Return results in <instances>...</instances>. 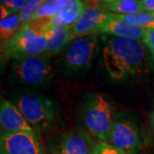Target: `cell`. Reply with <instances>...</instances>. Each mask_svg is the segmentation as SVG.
Listing matches in <instances>:
<instances>
[{
    "mask_svg": "<svg viewBox=\"0 0 154 154\" xmlns=\"http://www.w3.org/2000/svg\"><path fill=\"white\" fill-rule=\"evenodd\" d=\"M144 11L146 12H154V0H141Z\"/></svg>",
    "mask_w": 154,
    "mask_h": 154,
    "instance_id": "23",
    "label": "cell"
},
{
    "mask_svg": "<svg viewBox=\"0 0 154 154\" xmlns=\"http://www.w3.org/2000/svg\"><path fill=\"white\" fill-rule=\"evenodd\" d=\"M47 39L45 55H55L59 53L75 38L72 33L71 26H56L48 22L45 28Z\"/></svg>",
    "mask_w": 154,
    "mask_h": 154,
    "instance_id": "13",
    "label": "cell"
},
{
    "mask_svg": "<svg viewBox=\"0 0 154 154\" xmlns=\"http://www.w3.org/2000/svg\"><path fill=\"white\" fill-rule=\"evenodd\" d=\"M99 6L115 15H133L145 11L141 0H120L111 4H101Z\"/></svg>",
    "mask_w": 154,
    "mask_h": 154,
    "instance_id": "15",
    "label": "cell"
},
{
    "mask_svg": "<svg viewBox=\"0 0 154 154\" xmlns=\"http://www.w3.org/2000/svg\"><path fill=\"white\" fill-rule=\"evenodd\" d=\"M23 24L18 14L12 15L10 17L0 22V45L1 50L4 49L15 35L18 33Z\"/></svg>",
    "mask_w": 154,
    "mask_h": 154,
    "instance_id": "16",
    "label": "cell"
},
{
    "mask_svg": "<svg viewBox=\"0 0 154 154\" xmlns=\"http://www.w3.org/2000/svg\"><path fill=\"white\" fill-rule=\"evenodd\" d=\"M146 33V29L131 25L112 14L111 17L101 28L99 34L143 40Z\"/></svg>",
    "mask_w": 154,
    "mask_h": 154,
    "instance_id": "12",
    "label": "cell"
},
{
    "mask_svg": "<svg viewBox=\"0 0 154 154\" xmlns=\"http://www.w3.org/2000/svg\"><path fill=\"white\" fill-rule=\"evenodd\" d=\"M0 124L1 133H35L17 105L4 99L0 104Z\"/></svg>",
    "mask_w": 154,
    "mask_h": 154,
    "instance_id": "11",
    "label": "cell"
},
{
    "mask_svg": "<svg viewBox=\"0 0 154 154\" xmlns=\"http://www.w3.org/2000/svg\"><path fill=\"white\" fill-rule=\"evenodd\" d=\"M45 2V0H29L22 10L17 13L23 25L33 21L35 13Z\"/></svg>",
    "mask_w": 154,
    "mask_h": 154,
    "instance_id": "19",
    "label": "cell"
},
{
    "mask_svg": "<svg viewBox=\"0 0 154 154\" xmlns=\"http://www.w3.org/2000/svg\"><path fill=\"white\" fill-rule=\"evenodd\" d=\"M88 8L87 3L81 0H74L69 8L63 11L59 15L48 19V22L50 24L56 26H73L82 17Z\"/></svg>",
    "mask_w": 154,
    "mask_h": 154,
    "instance_id": "14",
    "label": "cell"
},
{
    "mask_svg": "<svg viewBox=\"0 0 154 154\" xmlns=\"http://www.w3.org/2000/svg\"><path fill=\"white\" fill-rule=\"evenodd\" d=\"M103 63L114 81H126L148 72L151 52L143 40L102 34Z\"/></svg>",
    "mask_w": 154,
    "mask_h": 154,
    "instance_id": "1",
    "label": "cell"
},
{
    "mask_svg": "<svg viewBox=\"0 0 154 154\" xmlns=\"http://www.w3.org/2000/svg\"><path fill=\"white\" fill-rule=\"evenodd\" d=\"M94 154H128L111 146L110 144L99 140L96 143V147Z\"/></svg>",
    "mask_w": 154,
    "mask_h": 154,
    "instance_id": "20",
    "label": "cell"
},
{
    "mask_svg": "<svg viewBox=\"0 0 154 154\" xmlns=\"http://www.w3.org/2000/svg\"><path fill=\"white\" fill-rule=\"evenodd\" d=\"M12 76L23 85L38 86L49 82L53 77V70L46 57H28L14 60Z\"/></svg>",
    "mask_w": 154,
    "mask_h": 154,
    "instance_id": "5",
    "label": "cell"
},
{
    "mask_svg": "<svg viewBox=\"0 0 154 154\" xmlns=\"http://www.w3.org/2000/svg\"><path fill=\"white\" fill-rule=\"evenodd\" d=\"M11 16H12L11 11H9L5 6L1 5V6H0V20H1V21H2V20H5V19L10 17Z\"/></svg>",
    "mask_w": 154,
    "mask_h": 154,
    "instance_id": "24",
    "label": "cell"
},
{
    "mask_svg": "<svg viewBox=\"0 0 154 154\" xmlns=\"http://www.w3.org/2000/svg\"><path fill=\"white\" fill-rule=\"evenodd\" d=\"M99 1L101 2L102 4H111V3L117 2V1H120V0H99Z\"/></svg>",
    "mask_w": 154,
    "mask_h": 154,
    "instance_id": "25",
    "label": "cell"
},
{
    "mask_svg": "<svg viewBox=\"0 0 154 154\" xmlns=\"http://www.w3.org/2000/svg\"><path fill=\"white\" fill-rule=\"evenodd\" d=\"M83 121L88 131L94 136L107 142L114 122L110 102L103 95L94 94L84 108Z\"/></svg>",
    "mask_w": 154,
    "mask_h": 154,
    "instance_id": "4",
    "label": "cell"
},
{
    "mask_svg": "<svg viewBox=\"0 0 154 154\" xmlns=\"http://www.w3.org/2000/svg\"><path fill=\"white\" fill-rule=\"evenodd\" d=\"M107 143L128 154H137L142 147L136 124L126 118L114 120Z\"/></svg>",
    "mask_w": 154,
    "mask_h": 154,
    "instance_id": "8",
    "label": "cell"
},
{
    "mask_svg": "<svg viewBox=\"0 0 154 154\" xmlns=\"http://www.w3.org/2000/svg\"><path fill=\"white\" fill-rule=\"evenodd\" d=\"M74 0H47L38 9L33 20L50 19L71 6Z\"/></svg>",
    "mask_w": 154,
    "mask_h": 154,
    "instance_id": "17",
    "label": "cell"
},
{
    "mask_svg": "<svg viewBox=\"0 0 154 154\" xmlns=\"http://www.w3.org/2000/svg\"><path fill=\"white\" fill-rule=\"evenodd\" d=\"M151 121H152V128H153V131H154V112L152 113V115Z\"/></svg>",
    "mask_w": 154,
    "mask_h": 154,
    "instance_id": "26",
    "label": "cell"
},
{
    "mask_svg": "<svg viewBox=\"0 0 154 154\" xmlns=\"http://www.w3.org/2000/svg\"><path fill=\"white\" fill-rule=\"evenodd\" d=\"M81 1H82L84 3H88V2H90L91 0H81Z\"/></svg>",
    "mask_w": 154,
    "mask_h": 154,
    "instance_id": "27",
    "label": "cell"
},
{
    "mask_svg": "<svg viewBox=\"0 0 154 154\" xmlns=\"http://www.w3.org/2000/svg\"><path fill=\"white\" fill-rule=\"evenodd\" d=\"M143 41L144 43L146 45V46L148 47L152 57L154 60V28L146 30Z\"/></svg>",
    "mask_w": 154,
    "mask_h": 154,
    "instance_id": "22",
    "label": "cell"
},
{
    "mask_svg": "<svg viewBox=\"0 0 154 154\" xmlns=\"http://www.w3.org/2000/svg\"><path fill=\"white\" fill-rule=\"evenodd\" d=\"M116 16L131 25L145 28L146 30L154 28V12L144 11L133 15H116Z\"/></svg>",
    "mask_w": 154,
    "mask_h": 154,
    "instance_id": "18",
    "label": "cell"
},
{
    "mask_svg": "<svg viewBox=\"0 0 154 154\" xmlns=\"http://www.w3.org/2000/svg\"><path fill=\"white\" fill-rule=\"evenodd\" d=\"M98 44V34L76 38L70 42L63 57V64L66 71L79 73L88 69L93 63Z\"/></svg>",
    "mask_w": 154,
    "mask_h": 154,
    "instance_id": "6",
    "label": "cell"
},
{
    "mask_svg": "<svg viewBox=\"0 0 154 154\" xmlns=\"http://www.w3.org/2000/svg\"><path fill=\"white\" fill-rule=\"evenodd\" d=\"M1 154H46L35 133H1Z\"/></svg>",
    "mask_w": 154,
    "mask_h": 154,
    "instance_id": "9",
    "label": "cell"
},
{
    "mask_svg": "<svg viewBox=\"0 0 154 154\" xmlns=\"http://www.w3.org/2000/svg\"><path fill=\"white\" fill-rule=\"evenodd\" d=\"M29 0H1V5L5 6L12 15L17 14Z\"/></svg>",
    "mask_w": 154,
    "mask_h": 154,
    "instance_id": "21",
    "label": "cell"
},
{
    "mask_svg": "<svg viewBox=\"0 0 154 154\" xmlns=\"http://www.w3.org/2000/svg\"><path fill=\"white\" fill-rule=\"evenodd\" d=\"M112 16V13L99 6H91L78 22L71 26L74 38L99 34L101 28Z\"/></svg>",
    "mask_w": 154,
    "mask_h": 154,
    "instance_id": "10",
    "label": "cell"
},
{
    "mask_svg": "<svg viewBox=\"0 0 154 154\" xmlns=\"http://www.w3.org/2000/svg\"><path fill=\"white\" fill-rule=\"evenodd\" d=\"M45 1H47V0H45Z\"/></svg>",
    "mask_w": 154,
    "mask_h": 154,
    "instance_id": "28",
    "label": "cell"
},
{
    "mask_svg": "<svg viewBox=\"0 0 154 154\" xmlns=\"http://www.w3.org/2000/svg\"><path fill=\"white\" fill-rule=\"evenodd\" d=\"M16 105L37 135L51 132L56 127L58 111L55 104L48 98L24 95L17 100Z\"/></svg>",
    "mask_w": 154,
    "mask_h": 154,
    "instance_id": "3",
    "label": "cell"
},
{
    "mask_svg": "<svg viewBox=\"0 0 154 154\" xmlns=\"http://www.w3.org/2000/svg\"><path fill=\"white\" fill-rule=\"evenodd\" d=\"M47 24L48 19H36L24 24L9 44L1 50L2 61L45 54L47 44L45 35Z\"/></svg>",
    "mask_w": 154,
    "mask_h": 154,
    "instance_id": "2",
    "label": "cell"
},
{
    "mask_svg": "<svg viewBox=\"0 0 154 154\" xmlns=\"http://www.w3.org/2000/svg\"><path fill=\"white\" fill-rule=\"evenodd\" d=\"M47 146L51 154H94L96 143L87 133L70 130L51 139Z\"/></svg>",
    "mask_w": 154,
    "mask_h": 154,
    "instance_id": "7",
    "label": "cell"
}]
</instances>
